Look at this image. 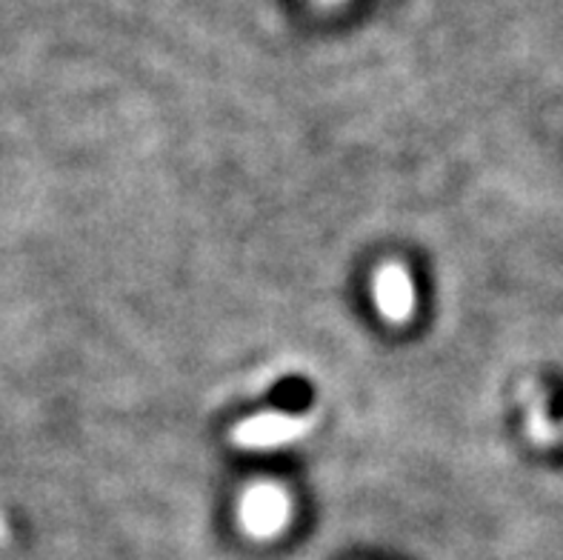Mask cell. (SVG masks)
Segmentation results:
<instances>
[{"instance_id":"6da1fadb","label":"cell","mask_w":563,"mask_h":560,"mask_svg":"<svg viewBox=\"0 0 563 560\" xmlns=\"http://www.w3.org/2000/svg\"><path fill=\"white\" fill-rule=\"evenodd\" d=\"M241 524L252 538H275L289 524V497L284 490L261 483L241 497Z\"/></svg>"},{"instance_id":"3957f363","label":"cell","mask_w":563,"mask_h":560,"mask_svg":"<svg viewBox=\"0 0 563 560\" xmlns=\"http://www.w3.org/2000/svg\"><path fill=\"white\" fill-rule=\"evenodd\" d=\"M375 300H378V309L384 312V318L407 320L415 309V286L412 277L407 275L404 266L398 263H389L375 275Z\"/></svg>"},{"instance_id":"7a4b0ae2","label":"cell","mask_w":563,"mask_h":560,"mask_svg":"<svg viewBox=\"0 0 563 560\" xmlns=\"http://www.w3.org/2000/svg\"><path fill=\"white\" fill-rule=\"evenodd\" d=\"M303 429H307V424H303L300 418L275 411V415H257V418L238 426L235 440L241 443V447H250V449H272V447H284V443L295 440Z\"/></svg>"}]
</instances>
